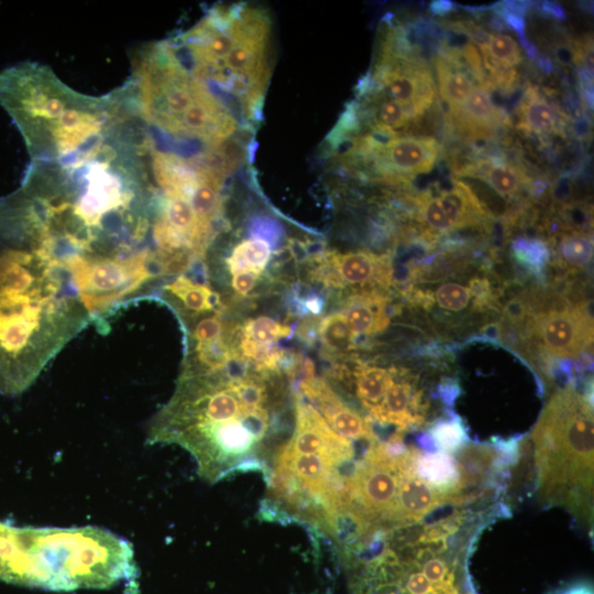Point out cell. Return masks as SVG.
Wrapping results in <instances>:
<instances>
[{
	"label": "cell",
	"instance_id": "19",
	"mask_svg": "<svg viewBox=\"0 0 594 594\" xmlns=\"http://www.w3.org/2000/svg\"><path fill=\"white\" fill-rule=\"evenodd\" d=\"M271 245L261 238H252L240 242L227 258L231 274L253 271L263 273L271 260Z\"/></svg>",
	"mask_w": 594,
	"mask_h": 594
},
{
	"label": "cell",
	"instance_id": "10",
	"mask_svg": "<svg viewBox=\"0 0 594 594\" xmlns=\"http://www.w3.org/2000/svg\"><path fill=\"white\" fill-rule=\"evenodd\" d=\"M342 288L358 290H383L392 284V261L387 254L371 251L328 252Z\"/></svg>",
	"mask_w": 594,
	"mask_h": 594
},
{
	"label": "cell",
	"instance_id": "18",
	"mask_svg": "<svg viewBox=\"0 0 594 594\" xmlns=\"http://www.w3.org/2000/svg\"><path fill=\"white\" fill-rule=\"evenodd\" d=\"M318 336L323 353L330 358L348 354L355 346L356 334L342 312H333L319 322Z\"/></svg>",
	"mask_w": 594,
	"mask_h": 594
},
{
	"label": "cell",
	"instance_id": "2",
	"mask_svg": "<svg viewBox=\"0 0 594 594\" xmlns=\"http://www.w3.org/2000/svg\"><path fill=\"white\" fill-rule=\"evenodd\" d=\"M273 407L246 404L234 375L183 371L172 399L153 418L148 443H176L213 483L235 472H270L263 459L273 427Z\"/></svg>",
	"mask_w": 594,
	"mask_h": 594
},
{
	"label": "cell",
	"instance_id": "13",
	"mask_svg": "<svg viewBox=\"0 0 594 594\" xmlns=\"http://www.w3.org/2000/svg\"><path fill=\"white\" fill-rule=\"evenodd\" d=\"M454 173L484 180L504 198L517 197L529 182L527 174L519 166L494 155L464 165Z\"/></svg>",
	"mask_w": 594,
	"mask_h": 594
},
{
	"label": "cell",
	"instance_id": "1",
	"mask_svg": "<svg viewBox=\"0 0 594 594\" xmlns=\"http://www.w3.org/2000/svg\"><path fill=\"white\" fill-rule=\"evenodd\" d=\"M90 320L69 272L0 212V393L24 392Z\"/></svg>",
	"mask_w": 594,
	"mask_h": 594
},
{
	"label": "cell",
	"instance_id": "22",
	"mask_svg": "<svg viewBox=\"0 0 594 594\" xmlns=\"http://www.w3.org/2000/svg\"><path fill=\"white\" fill-rule=\"evenodd\" d=\"M472 301L477 305L473 280L469 287L457 282L443 283L431 295V305L436 302L440 309L450 312L463 311Z\"/></svg>",
	"mask_w": 594,
	"mask_h": 594
},
{
	"label": "cell",
	"instance_id": "4",
	"mask_svg": "<svg viewBox=\"0 0 594 594\" xmlns=\"http://www.w3.org/2000/svg\"><path fill=\"white\" fill-rule=\"evenodd\" d=\"M536 492L544 504L569 509L593 526V410L573 386L548 400L531 433Z\"/></svg>",
	"mask_w": 594,
	"mask_h": 594
},
{
	"label": "cell",
	"instance_id": "31",
	"mask_svg": "<svg viewBox=\"0 0 594 594\" xmlns=\"http://www.w3.org/2000/svg\"><path fill=\"white\" fill-rule=\"evenodd\" d=\"M539 65L544 72H550L552 69V64L548 58L539 59Z\"/></svg>",
	"mask_w": 594,
	"mask_h": 594
},
{
	"label": "cell",
	"instance_id": "25",
	"mask_svg": "<svg viewBox=\"0 0 594 594\" xmlns=\"http://www.w3.org/2000/svg\"><path fill=\"white\" fill-rule=\"evenodd\" d=\"M228 330L218 314L198 319L190 329V344L207 343L221 338Z\"/></svg>",
	"mask_w": 594,
	"mask_h": 594
},
{
	"label": "cell",
	"instance_id": "30",
	"mask_svg": "<svg viewBox=\"0 0 594 594\" xmlns=\"http://www.w3.org/2000/svg\"><path fill=\"white\" fill-rule=\"evenodd\" d=\"M519 42L530 58L537 57L538 52L536 46L526 36L519 37Z\"/></svg>",
	"mask_w": 594,
	"mask_h": 594
},
{
	"label": "cell",
	"instance_id": "14",
	"mask_svg": "<svg viewBox=\"0 0 594 594\" xmlns=\"http://www.w3.org/2000/svg\"><path fill=\"white\" fill-rule=\"evenodd\" d=\"M518 128L539 136L561 134L562 120L535 86H527L518 109Z\"/></svg>",
	"mask_w": 594,
	"mask_h": 594
},
{
	"label": "cell",
	"instance_id": "5",
	"mask_svg": "<svg viewBox=\"0 0 594 594\" xmlns=\"http://www.w3.org/2000/svg\"><path fill=\"white\" fill-rule=\"evenodd\" d=\"M0 103L34 160L94 128L103 114L106 96L76 92L48 67L22 63L0 72Z\"/></svg>",
	"mask_w": 594,
	"mask_h": 594
},
{
	"label": "cell",
	"instance_id": "15",
	"mask_svg": "<svg viewBox=\"0 0 594 594\" xmlns=\"http://www.w3.org/2000/svg\"><path fill=\"white\" fill-rule=\"evenodd\" d=\"M396 376L395 369L365 364L355 367L353 373L355 395L371 417L377 411Z\"/></svg>",
	"mask_w": 594,
	"mask_h": 594
},
{
	"label": "cell",
	"instance_id": "16",
	"mask_svg": "<svg viewBox=\"0 0 594 594\" xmlns=\"http://www.w3.org/2000/svg\"><path fill=\"white\" fill-rule=\"evenodd\" d=\"M433 64L440 96L448 105V113L454 112L474 90V78L465 68L440 55L433 58Z\"/></svg>",
	"mask_w": 594,
	"mask_h": 594
},
{
	"label": "cell",
	"instance_id": "6",
	"mask_svg": "<svg viewBox=\"0 0 594 594\" xmlns=\"http://www.w3.org/2000/svg\"><path fill=\"white\" fill-rule=\"evenodd\" d=\"M35 554L54 591L110 588L135 582L132 546L97 527H32Z\"/></svg>",
	"mask_w": 594,
	"mask_h": 594
},
{
	"label": "cell",
	"instance_id": "24",
	"mask_svg": "<svg viewBox=\"0 0 594 594\" xmlns=\"http://www.w3.org/2000/svg\"><path fill=\"white\" fill-rule=\"evenodd\" d=\"M513 249L518 261L534 270H541L548 258L546 243L540 240L519 238Z\"/></svg>",
	"mask_w": 594,
	"mask_h": 594
},
{
	"label": "cell",
	"instance_id": "21",
	"mask_svg": "<svg viewBox=\"0 0 594 594\" xmlns=\"http://www.w3.org/2000/svg\"><path fill=\"white\" fill-rule=\"evenodd\" d=\"M235 333L240 338L262 345L277 344L283 338H288L293 333L290 326L277 322L276 320L261 316L248 319L242 326L235 328Z\"/></svg>",
	"mask_w": 594,
	"mask_h": 594
},
{
	"label": "cell",
	"instance_id": "17",
	"mask_svg": "<svg viewBox=\"0 0 594 594\" xmlns=\"http://www.w3.org/2000/svg\"><path fill=\"white\" fill-rule=\"evenodd\" d=\"M170 297L183 307V311L195 316L207 314L218 308L220 298L206 283L190 278L185 274L178 275L163 286Z\"/></svg>",
	"mask_w": 594,
	"mask_h": 594
},
{
	"label": "cell",
	"instance_id": "32",
	"mask_svg": "<svg viewBox=\"0 0 594 594\" xmlns=\"http://www.w3.org/2000/svg\"><path fill=\"white\" fill-rule=\"evenodd\" d=\"M473 594V593H472Z\"/></svg>",
	"mask_w": 594,
	"mask_h": 594
},
{
	"label": "cell",
	"instance_id": "20",
	"mask_svg": "<svg viewBox=\"0 0 594 594\" xmlns=\"http://www.w3.org/2000/svg\"><path fill=\"white\" fill-rule=\"evenodd\" d=\"M482 54L484 69L487 72L515 68L522 61L519 45L506 34H491L488 44Z\"/></svg>",
	"mask_w": 594,
	"mask_h": 594
},
{
	"label": "cell",
	"instance_id": "12",
	"mask_svg": "<svg viewBox=\"0 0 594 594\" xmlns=\"http://www.w3.org/2000/svg\"><path fill=\"white\" fill-rule=\"evenodd\" d=\"M386 306L387 298L383 290H358L344 299L342 314L356 337L373 336L389 324Z\"/></svg>",
	"mask_w": 594,
	"mask_h": 594
},
{
	"label": "cell",
	"instance_id": "29",
	"mask_svg": "<svg viewBox=\"0 0 594 594\" xmlns=\"http://www.w3.org/2000/svg\"><path fill=\"white\" fill-rule=\"evenodd\" d=\"M454 8V3L451 1H432L430 3V10L435 14H447Z\"/></svg>",
	"mask_w": 594,
	"mask_h": 594
},
{
	"label": "cell",
	"instance_id": "9",
	"mask_svg": "<svg viewBox=\"0 0 594 594\" xmlns=\"http://www.w3.org/2000/svg\"><path fill=\"white\" fill-rule=\"evenodd\" d=\"M534 329L546 352L560 358L580 355L593 340L592 318L578 306L539 314Z\"/></svg>",
	"mask_w": 594,
	"mask_h": 594
},
{
	"label": "cell",
	"instance_id": "23",
	"mask_svg": "<svg viewBox=\"0 0 594 594\" xmlns=\"http://www.w3.org/2000/svg\"><path fill=\"white\" fill-rule=\"evenodd\" d=\"M558 250L564 263L581 268L593 257V240L586 233H564L558 243Z\"/></svg>",
	"mask_w": 594,
	"mask_h": 594
},
{
	"label": "cell",
	"instance_id": "3",
	"mask_svg": "<svg viewBox=\"0 0 594 594\" xmlns=\"http://www.w3.org/2000/svg\"><path fill=\"white\" fill-rule=\"evenodd\" d=\"M121 89L146 128L175 141L212 150L237 130L234 113L189 70L168 42L143 48L131 79Z\"/></svg>",
	"mask_w": 594,
	"mask_h": 594
},
{
	"label": "cell",
	"instance_id": "26",
	"mask_svg": "<svg viewBox=\"0 0 594 594\" xmlns=\"http://www.w3.org/2000/svg\"><path fill=\"white\" fill-rule=\"evenodd\" d=\"M261 278L262 273L253 271L238 272L232 274L231 285L237 296L246 297L256 287Z\"/></svg>",
	"mask_w": 594,
	"mask_h": 594
},
{
	"label": "cell",
	"instance_id": "27",
	"mask_svg": "<svg viewBox=\"0 0 594 594\" xmlns=\"http://www.w3.org/2000/svg\"><path fill=\"white\" fill-rule=\"evenodd\" d=\"M319 322L320 319H317L315 316H307L298 329L300 339L306 343H314L318 336Z\"/></svg>",
	"mask_w": 594,
	"mask_h": 594
},
{
	"label": "cell",
	"instance_id": "28",
	"mask_svg": "<svg viewBox=\"0 0 594 594\" xmlns=\"http://www.w3.org/2000/svg\"><path fill=\"white\" fill-rule=\"evenodd\" d=\"M541 7H542V10L546 13L552 15L553 18H556L558 20H564L565 19L564 10L560 4L547 1V2H543L541 4Z\"/></svg>",
	"mask_w": 594,
	"mask_h": 594
},
{
	"label": "cell",
	"instance_id": "7",
	"mask_svg": "<svg viewBox=\"0 0 594 594\" xmlns=\"http://www.w3.org/2000/svg\"><path fill=\"white\" fill-rule=\"evenodd\" d=\"M211 63L195 76L217 88L248 118L261 108L270 79L271 21L260 8L227 7V20Z\"/></svg>",
	"mask_w": 594,
	"mask_h": 594
},
{
	"label": "cell",
	"instance_id": "8",
	"mask_svg": "<svg viewBox=\"0 0 594 594\" xmlns=\"http://www.w3.org/2000/svg\"><path fill=\"white\" fill-rule=\"evenodd\" d=\"M440 152V144L431 136L370 132L355 136L342 160L348 166L363 165L378 180L398 184L429 173Z\"/></svg>",
	"mask_w": 594,
	"mask_h": 594
},
{
	"label": "cell",
	"instance_id": "11",
	"mask_svg": "<svg viewBox=\"0 0 594 594\" xmlns=\"http://www.w3.org/2000/svg\"><path fill=\"white\" fill-rule=\"evenodd\" d=\"M486 86H476L466 101L454 112L448 113L449 127L472 140L494 136L510 124L507 113L497 107Z\"/></svg>",
	"mask_w": 594,
	"mask_h": 594
}]
</instances>
